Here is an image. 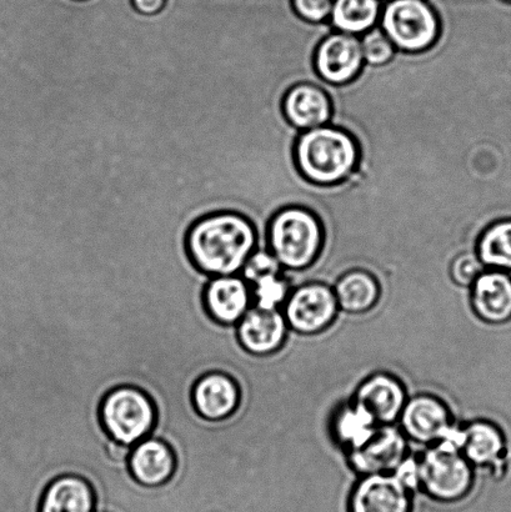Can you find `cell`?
<instances>
[{
    "instance_id": "obj_1",
    "label": "cell",
    "mask_w": 511,
    "mask_h": 512,
    "mask_svg": "<svg viewBox=\"0 0 511 512\" xmlns=\"http://www.w3.org/2000/svg\"><path fill=\"white\" fill-rule=\"evenodd\" d=\"M184 247L190 261L202 273L238 275L258 248V234L244 215L219 209L190 223Z\"/></svg>"
},
{
    "instance_id": "obj_2",
    "label": "cell",
    "mask_w": 511,
    "mask_h": 512,
    "mask_svg": "<svg viewBox=\"0 0 511 512\" xmlns=\"http://www.w3.org/2000/svg\"><path fill=\"white\" fill-rule=\"evenodd\" d=\"M359 162V148L352 135L327 124L300 133L295 144V163L310 183L345 182Z\"/></svg>"
},
{
    "instance_id": "obj_3",
    "label": "cell",
    "mask_w": 511,
    "mask_h": 512,
    "mask_svg": "<svg viewBox=\"0 0 511 512\" xmlns=\"http://www.w3.org/2000/svg\"><path fill=\"white\" fill-rule=\"evenodd\" d=\"M323 244L322 223L308 209L284 208L268 225V250L287 273L308 270L317 261Z\"/></svg>"
},
{
    "instance_id": "obj_4",
    "label": "cell",
    "mask_w": 511,
    "mask_h": 512,
    "mask_svg": "<svg viewBox=\"0 0 511 512\" xmlns=\"http://www.w3.org/2000/svg\"><path fill=\"white\" fill-rule=\"evenodd\" d=\"M99 415L109 438L127 446L149 438L157 423L153 400L142 389L129 385L109 391L100 405Z\"/></svg>"
},
{
    "instance_id": "obj_5",
    "label": "cell",
    "mask_w": 511,
    "mask_h": 512,
    "mask_svg": "<svg viewBox=\"0 0 511 512\" xmlns=\"http://www.w3.org/2000/svg\"><path fill=\"white\" fill-rule=\"evenodd\" d=\"M417 458L419 489L430 498L454 503L469 494L473 485V468L457 446L442 441L427 446Z\"/></svg>"
},
{
    "instance_id": "obj_6",
    "label": "cell",
    "mask_w": 511,
    "mask_h": 512,
    "mask_svg": "<svg viewBox=\"0 0 511 512\" xmlns=\"http://www.w3.org/2000/svg\"><path fill=\"white\" fill-rule=\"evenodd\" d=\"M378 25L395 49L405 53L428 50L440 30L438 14L428 0H388Z\"/></svg>"
},
{
    "instance_id": "obj_7",
    "label": "cell",
    "mask_w": 511,
    "mask_h": 512,
    "mask_svg": "<svg viewBox=\"0 0 511 512\" xmlns=\"http://www.w3.org/2000/svg\"><path fill=\"white\" fill-rule=\"evenodd\" d=\"M399 423L400 430L413 443L430 446L447 441L462 451L464 429L453 423L447 406L434 396L418 395L407 400Z\"/></svg>"
},
{
    "instance_id": "obj_8",
    "label": "cell",
    "mask_w": 511,
    "mask_h": 512,
    "mask_svg": "<svg viewBox=\"0 0 511 512\" xmlns=\"http://www.w3.org/2000/svg\"><path fill=\"white\" fill-rule=\"evenodd\" d=\"M282 313L290 330L302 335H314L332 325L339 313V306L333 288L313 281L290 291Z\"/></svg>"
},
{
    "instance_id": "obj_9",
    "label": "cell",
    "mask_w": 511,
    "mask_h": 512,
    "mask_svg": "<svg viewBox=\"0 0 511 512\" xmlns=\"http://www.w3.org/2000/svg\"><path fill=\"white\" fill-rule=\"evenodd\" d=\"M314 64L325 83L343 85L352 82L365 65L360 35L334 30L319 44Z\"/></svg>"
},
{
    "instance_id": "obj_10",
    "label": "cell",
    "mask_w": 511,
    "mask_h": 512,
    "mask_svg": "<svg viewBox=\"0 0 511 512\" xmlns=\"http://www.w3.org/2000/svg\"><path fill=\"white\" fill-rule=\"evenodd\" d=\"M409 443L397 425H380L367 444L348 453L350 468L362 476L393 474L410 454Z\"/></svg>"
},
{
    "instance_id": "obj_11",
    "label": "cell",
    "mask_w": 511,
    "mask_h": 512,
    "mask_svg": "<svg viewBox=\"0 0 511 512\" xmlns=\"http://www.w3.org/2000/svg\"><path fill=\"white\" fill-rule=\"evenodd\" d=\"M349 512H412V491L394 474L365 475L350 495Z\"/></svg>"
},
{
    "instance_id": "obj_12",
    "label": "cell",
    "mask_w": 511,
    "mask_h": 512,
    "mask_svg": "<svg viewBox=\"0 0 511 512\" xmlns=\"http://www.w3.org/2000/svg\"><path fill=\"white\" fill-rule=\"evenodd\" d=\"M203 299L210 318L223 325H237L253 306L252 290L239 274L212 276Z\"/></svg>"
},
{
    "instance_id": "obj_13",
    "label": "cell",
    "mask_w": 511,
    "mask_h": 512,
    "mask_svg": "<svg viewBox=\"0 0 511 512\" xmlns=\"http://www.w3.org/2000/svg\"><path fill=\"white\" fill-rule=\"evenodd\" d=\"M288 329L282 311L252 306L237 324V338L247 353L270 356L282 348Z\"/></svg>"
},
{
    "instance_id": "obj_14",
    "label": "cell",
    "mask_w": 511,
    "mask_h": 512,
    "mask_svg": "<svg viewBox=\"0 0 511 512\" xmlns=\"http://www.w3.org/2000/svg\"><path fill=\"white\" fill-rule=\"evenodd\" d=\"M352 400L367 409L379 425H394L408 399L398 379L388 374H375L360 383Z\"/></svg>"
},
{
    "instance_id": "obj_15",
    "label": "cell",
    "mask_w": 511,
    "mask_h": 512,
    "mask_svg": "<svg viewBox=\"0 0 511 512\" xmlns=\"http://www.w3.org/2000/svg\"><path fill=\"white\" fill-rule=\"evenodd\" d=\"M193 405L205 420L228 419L240 404V389L232 376L212 371L202 376L193 386Z\"/></svg>"
},
{
    "instance_id": "obj_16",
    "label": "cell",
    "mask_w": 511,
    "mask_h": 512,
    "mask_svg": "<svg viewBox=\"0 0 511 512\" xmlns=\"http://www.w3.org/2000/svg\"><path fill=\"white\" fill-rule=\"evenodd\" d=\"M474 313L489 324L511 320V278L502 270L485 269L470 286Z\"/></svg>"
},
{
    "instance_id": "obj_17",
    "label": "cell",
    "mask_w": 511,
    "mask_h": 512,
    "mask_svg": "<svg viewBox=\"0 0 511 512\" xmlns=\"http://www.w3.org/2000/svg\"><path fill=\"white\" fill-rule=\"evenodd\" d=\"M283 110L285 118L299 132L323 127L332 119V102L328 93L310 83L290 89L285 95Z\"/></svg>"
},
{
    "instance_id": "obj_18",
    "label": "cell",
    "mask_w": 511,
    "mask_h": 512,
    "mask_svg": "<svg viewBox=\"0 0 511 512\" xmlns=\"http://www.w3.org/2000/svg\"><path fill=\"white\" fill-rule=\"evenodd\" d=\"M130 475L137 483L148 488L167 484L175 471V456L165 441L149 438L133 446L129 456Z\"/></svg>"
},
{
    "instance_id": "obj_19",
    "label": "cell",
    "mask_w": 511,
    "mask_h": 512,
    "mask_svg": "<svg viewBox=\"0 0 511 512\" xmlns=\"http://www.w3.org/2000/svg\"><path fill=\"white\" fill-rule=\"evenodd\" d=\"M92 485L78 475L65 474L54 479L45 489L38 512H95Z\"/></svg>"
},
{
    "instance_id": "obj_20",
    "label": "cell",
    "mask_w": 511,
    "mask_h": 512,
    "mask_svg": "<svg viewBox=\"0 0 511 512\" xmlns=\"http://www.w3.org/2000/svg\"><path fill=\"white\" fill-rule=\"evenodd\" d=\"M339 310L362 314L372 310L380 298V285L372 273L352 269L339 276L333 286Z\"/></svg>"
},
{
    "instance_id": "obj_21",
    "label": "cell",
    "mask_w": 511,
    "mask_h": 512,
    "mask_svg": "<svg viewBox=\"0 0 511 512\" xmlns=\"http://www.w3.org/2000/svg\"><path fill=\"white\" fill-rule=\"evenodd\" d=\"M377 420L362 405L354 400L340 406L332 421V434L335 441L343 446L347 453L362 448L379 428Z\"/></svg>"
},
{
    "instance_id": "obj_22",
    "label": "cell",
    "mask_w": 511,
    "mask_h": 512,
    "mask_svg": "<svg viewBox=\"0 0 511 512\" xmlns=\"http://www.w3.org/2000/svg\"><path fill=\"white\" fill-rule=\"evenodd\" d=\"M462 454L475 466H494L502 461L505 443L502 431L488 421L465 426Z\"/></svg>"
},
{
    "instance_id": "obj_23",
    "label": "cell",
    "mask_w": 511,
    "mask_h": 512,
    "mask_svg": "<svg viewBox=\"0 0 511 512\" xmlns=\"http://www.w3.org/2000/svg\"><path fill=\"white\" fill-rule=\"evenodd\" d=\"M382 0H334L329 23L337 32L362 35L377 27Z\"/></svg>"
},
{
    "instance_id": "obj_24",
    "label": "cell",
    "mask_w": 511,
    "mask_h": 512,
    "mask_svg": "<svg viewBox=\"0 0 511 512\" xmlns=\"http://www.w3.org/2000/svg\"><path fill=\"white\" fill-rule=\"evenodd\" d=\"M475 252L485 269L511 270V218L489 225L480 235Z\"/></svg>"
},
{
    "instance_id": "obj_25",
    "label": "cell",
    "mask_w": 511,
    "mask_h": 512,
    "mask_svg": "<svg viewBox=\"0 0 511 512\" xmlns=\"http://www.w3.org/2000/svg\"><path fill=\"white\" fill-rule=\"evenodd\" d=\"M249 286L252 290L253 306L264 310H280V306L284 305L292 291V281L288 278L287 271L265 276Z\"/></svg>"
},
{
    "instance_id": "obj_26",
    "label": "cell",
    "mask_w": 511,
    "mask_h": 512,
    "mask_svg": "<svg viewBox=\"0 0 511 512\" xmlns=\"http://www.w3.org/2000/svg\"><path fill=\"white\" fill-rule=\"evenodd\" d=\"M360 40H362L365 64L373 65V67L389 63L397 52L379 25L360 35Z\"/></svg>"
},
{
    "instance_id": "obj_27",
    "label": "cell",
    "mask_w": 511,
    "mask_h": 512,
    "mask_svg": "<svg viewBox=\"0 0 511 512\" xmlns=\"http://www.w3.org/2000/svg\"><path fill=\"white\" fill-rule=\"evenodd\" d=\"M284 271L277 258L268 249H255L239 275L252 285L265 276L284 273Z\"/></svg>"
},
{
    "instance_id": "obj_28",
    "label": "cell",
    "mask_w": 511,
    "mask_h": 512,
    "mask_svg": "<svg viewBox=\"0 0 511 512\" xmlns=\"http://www.w3.org/2000/svg\"><path fill=\"white\" fill-rule=\"evenodd\" d=\"M485 266L479 260L477 252H468L455 256L449 265V278L462 288H470Z\"/></svg>"
},
{
    "instance_id": "obj_29",
    "label": "cell",
    "mask_w": 511,
    "mask_h": 512,
    "mask_svg": "<svg viewBox=\"0 0 511 512\" xmlns=\"http://www.w3.org/2000/svg\"><path fill=\"white\" fill-rule=\"evenodd\" d=\"M334 0H292V7L299 18L308 23L329 22Z\"/></svg>"
},
{
    "instance_id": "obj_30",
    "label": "cell",
    "mask_w": 511,
    "mask_h": 512,
    "mask_svg": "<svg viewBox=\"0 0 511 512\" xmlns=\"http://www.w3.org/2000/svg\"><path fill=\"white\" fill-rule=\"evenodd\" d=\"M469 22H470V25H472L475 43H477L480 65H482V73H483L485 42H484L482 33H480L477 23H475L473 19H469ZM435 77H437V75H435ZM483 82H484V80H483ZM440 88H442V87H440ZM442 90H443V88H442ZM443 92H444V90H443ZM444 94H445V97H447L450 108L453 109L454 114L457 115V118L462 120V122L465 124H470V122H472V120L477 119L478 115L480 114V112H482V109L484 107L483 97H480L477 100V103H475L473 105V107H468L467 110H462L459 107H457V105H455L452 102V100L449 99L447 93L444 92Z\"/></svg>"
},
{
    "instance_id": "obj_31",
    "label": "cell",
    "mask_w": 511,
    "mask_h": 512,
    "mask_svg": "<svg viewBox=\"0 0 511 512\" xmlns=\"http://www.w3.org/2000/svg\"><path fill=\"white\" fill-rule=\"evenodd\" d=\"M130 2H132L135 12L144 17H154L163 12L168 0H130Z\"/></svg>"
},
{
    "instance_id": "obj_32",
    "label": "cell",
    "mask_w": 511,
    "mask_h": 512,
    "mask_svg": "<svg viewBox=\"0 0 511 512\" xmlns=\"http://www.w3.org/2000/svg\"><path fill=\"white\" fill-rule=\"evenodd\" d=\"M503 2L511 4V0H503Z\"/></svg>"
},
{
    "instance_id": "obj_33",
    "label": "cell",
    "mask_w": 511,
    "mask_h": 512,
    "mask_svg": "<svg viewBox=\"0 0 511 512\" xmlns=\"http://www.w3.org/2000/svg\"><path fill=\"white\" fill-rule=\"evenodd\" d=\"M95 512H109V511H104V510H97Z\"/></svg>"
},
{
    "instance_id": "obj_34",
    "label": "cell",
    "mask_w": 511,
    "mask_h": 512,
    "mask_svg": "<svg viewBox=\"0 0 511 512\" xmlns=\"http://www.w3.org/2000/svg\"><path fill=\"white\" fill-rule=\"evenodd\" d=\"M77 2H84V0H77Z\"/></svg>"
},
{
    "instance_id": "obj_35",
    "label": "cell",
    "mask_w": 511,
    "mask_h": 512,
    "mask_svg": "<svg viewBox=\"0 0 511 512\" xmlns=\"http://www.w3.org/2000/svg\"><path fill=\"white\" fill-rule=\"evenodd\" d=\"M382 2H383V0H382ZM387 2H388V0H387Z\"/></svg>"
}]
</instances>
